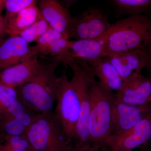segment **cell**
Returning a JSON list of instances; mask_svg holds the SVG:
<instances>
[{
	"label": "cell",
	"instance_id": "obj_5",
	"mask_svg": "<svg viewBox=\"0 0 151 151\" xmlns=\"http://www.w3.org/2000/svg\"><path fill=\"white\" fill-rule=\"evenodd\" d=\"M57 105L54 114L64 133L68 145H72L80 113L78 93L66 70L58 77L56 91Z\"/></svg>",
	"mask_w": 151,
	"mask_h": 151
},
{
	"label": "cell",
	"instance_id": "obj_12",
	"mask_svg": "<svg viewBox=\"0 0 151 151\" xmlns=\"http://www.w3.org/2000/svg\"><path fill=\"white\" fill-rule=\"evenodd\" d=\"M38 7L41 16L49 26L69 39L67 31L72 17L69 8L56 0H41Z\"/></svg>",
	"mask_w": 151,
	"mask_h": 151
},
{
	"label": "cell",
	"instance_id": "obj_6",
	"mask_svg": "<svg viewBox=\"0 0 151 151\" xmlns=\"http://www.w3.org/2000/svg\"><path fill=\"white\" fill-rule=\"evenodd\" d=\"M25 134L34 151H63L68 145L52 111L39 114Z\"/></svg>",
	"mask_w": 151,
	"mask_h": 151
},
{
	"label": "cell",
	"instance_id": "obj_10",
	"mask_svg": "<svg viewBox=\"0 0 151 151\" xmlns=\"http://www.w3.org/2000/svg\"><path fill=\"white\" fill-rule=\"evenodd\" d=\"M151 95L150 81L141 71L124 79L122 87L116 93L117 101L134 106L149 104Z\"/></svg>",
	"mask_w": 151,
	"mask_h": 151
},
{
	"label": "cell",
	"instance_id": "obj_7",
	"mask_svg": "<svg viewBox=\"0 0 151 151\" xmlns=\"http://www.w3.org/2000/svg\"><path fill=\"white\" fill-rule=\"evenodd\" d=\"M151 112L150 103L134 106L119 102L116 99L111 114L110 137L125 134Z\"/></svg>",
	"mask_w": 151,
	"mask_h": 151
},
{
	"label": "cell",
	"instance_id": "obj_34",
	"mask_svg": "<svg viewBox=\"0 0 151 151\" xmlns=\"http://www.w3.org/2000/svg\"><path fill=\"white\" fill-rule=\"evenodd\" d=\"M5 8V0H0V16H1L2 12Z\"/></svg>",
	"mask_w": 151,
	"mask_h": 151
},
{
	"label": "cell",
	"instance_id": "obj_32",
	"mask_svg": "<svg viewBox=\"0 0 151 151\" xmlns=\"http://www.w3.org/2000/svg\"><path fill=\"white\" fill-rule=\"evenodd\" d=\"M139 151H151V142L142 146Z\"/></svg>",
	"mask_w": 151,
	"mask_h": 151
},
{
	"label": "cell",
	"instance_id": "obj_4",
	"mask_svg": "<svg viewBox=\"0 0 151 151\" xmlns=\"http://www.w3.org/2000/svg\"><path fill=\"white\" fill-rule=\"evenodd\" d=\"M58 65L50 64L44 73L34 81L16 88L18 98L30 110L40 113L52 111L56 101Z\"/></svg>",
	"mask_w": 151,
	"mask_h": 151
},
{
	"label": "cell",
	"instance_id": "obj_29",
	"mask_svg": "<svg viewBox=\"0 0 151 151\" xmlns=\"http://www.w3.org/2000/svg\"><path fill=\"white\" fill-rule=\"evenodd\" d=\"M63 151H102L100 148L91 145L81 148H76L72 145H68Z\"/></svg>",
	"mask_w": 151,
	"mask_h": 151
},
{
	"label": "cell",
	"instance_id": "obj_14",
	"mask_svg": "<svg viewBox=\"0 0 151 151\" xmlns=\"http://www.w3.org/2000/svg\"><path fill=\"white\" fill-rule=\"evenodd\" d=\"M95 77H97L105 88L111 91H119L123 79L116 68L108 60L104 57L88 62Z\"/></svg>",
	"mask_w": 151,
	"mask_h": 151
},
{
	"label": "cell",
	"instance_id": "obj_20",
	"mask_svg": "<svg viewBox=\"0 0 151 151\" xmlns=\"http://www.w3.org/2000/svg\"><path fill=\"white\" fill-rule=\"evenodd\" d=\"M68 40L69 39L64 37L55 41L50 45L47 55L52 57L53 60L67 65L69 61L75 58L68 46Z\"/></svg>",
	"mask_w": 151,
	"mask_h": 151
},
{
	"label": "cell",
	"instance_id": "obj_2",
	"mask_svg": "<svg viewBox=\"0 0 151 151\" xmlns=\"http://www.w3.org/2000/svg\"><path fill=\"white\" fill-rule=\"evenodd\" d=\"M91 110L89 141L91 145L107 151L106 143L110 135L111 114L116 100V93L94 79L90 87Z\"/></svg>",
	"mask_w": 151,
	"mask_h": 151
},
{
	"label": "cell",
	"instance_id": "obj_31",
	"mask_svg": "<svg viewBox=\"0 0 151 151\" xmlns=\"http://www.w3.org/2000/svg\"><path fill=\"white\" fill-rule=\"evenodd\" d=\"M0 151H23L14 150L9 147L5 144L0 142Z\"/></svg>",
	"mask_w": 151,
	"mask_h": 151
},
{
	"label": "cell",
	"instance_id": "obj_28",
	"mask_svg": "<svg viewBox=\"0 0 151 151\" xmlns=\"http://www.w3.org/2000/svg\"><path fill=\"white\" fill-rule=\"evenodd\" d=\"M142 50L146 62V67H151V36L146 42L142 48Z\"/></svg>",
	"mask_w": 151,
	"mask_h": 151
},
{
	"label": "cell",
	"instance_id": "obj_22",
	"mask_svg": "<svg viewBox=\"0 0 151 151\" xmlns=\"http://www.w3.org/2000/svg\"><path fill=\"white\" fill-rule=\"evenodd\" d=\"M64 37H65L62 33L49 26L48 29L36 42V45L37 47L40 54L47 55V50L50 44L55 41Z\"/></svg>",
	"mask_w": 151,
	"mask_h": 151
},
{
	"label": "cell",
	"instance_id": "obj_19",
	"mask_svg": "<svg viewBox=\"0 0 151 151\" xmlns=\"http://www.w3.org/2000/svg\"><path fill=\"white\" fill-rule=\"evenodd\" d=\"M67 33L69 38H73L76 40L89 39V26L86 10L79 15L71 17Z\"/></svg>",
	"mask_w": 151,
	"mask_h": 151
},
{
	"label": "cell",
	"instance_id": "obj_3",
	"mask_svg": "<svg viewBox=\"0 0 151 151\" xmlns=\"http://www.w3.org/2000/svg\"><path fill=\"white\" fill-rule=\"evenodd\" d=\"M72 71L71 81L78 93L80 113L72 145L81 148L90 145L89 123L91 110L90 87L95 79L92 68L87 61L74 58L68 63Z\"/></svg>",
	"mask_w": 151,
	"mask_h": 151
},
{
	"label": "cell",
	"instance_id": "obj_27",
	"mask_svg": "<svg viewBox=\"0 0 151 151\" xmlns=\"http://www.w3.org/2000/svg\"><path fill=\"white\" fill-rule=\"evenodd\" d=\"M29 110L30 109L28 108L18 98L11 104L3 114L0 119V123L7 122L11 119H13L18 116L19 114Z\"/></svg>",
	"mask_w": 151,
	"mask_h": 151
},
{
	"label": "cell",
	"instance_id": "obj_30",
	"mask_svg": "<svg viewBox=\"0 0 151 151\" xmlns=\"http://www.w3.org/2000/svg\"><path fill=\"white\" fill-rule=\"evenodd\" d=\"M7 30V22L4 17L0 16V42L3 40V39L6 35Z\"/></svg>",
	"mask_w": 151,
	"mask_h": 151
},
{
	"label": "cell",
	"instance_id": "obj_9",
	"mask_svg": "<svg viewBox=\"0 0 151 151\" xmlns=\"http://www.w3.org/2000/svg\"><path fill=\"white\" fill-rule=\"evenodd\" d=\"M151 142V112L129 131L121 136L108 138L107 151H133Z\"/></svg>",
	"mask_w": 151,
	"mask_h": 151
},
{
	"label": "cell",
	"instance_id": "obj_24",
	"mask_svg": "<svg viewBox=\"0 0 151 151\" xmlns=\"http://www.w3.org/2000/svg\"><path fill=\"white\" fill-rule=\"evenodd\" d=\"M17 99L16 89L0 82V119L11 104Z\"/></svg>",
	"mask_w": 151,
	"mask_h": 151
},
{
	"label": "cell",
	"instance_id": "obj_18",
	"mask_svg": "<svg viewBox=\"0 0 151 151\" xmlns=\"http://www.w3.org/2000/svg\"><path fill=\"white\" fill-rule=\"evenodd\" d=\"M117 18L124 15L147 14L151 12V0H112Z\"/></svg>",
	"mask_w": 151,
	"mask_h": 151
},
{
	"label": "cell",
	"instance_id": "obj_33",
	"mask_svg": "<svg viewBox=\"0 0 151 151\" xmlns=\"http://www.w3.org/2000/svg\"><path fill=\"white\" fill-rule=\"evenodd\" d=\"M145 68H146V69H147V77L148 78L149 81H150L151 87V67H146ZM150 104L151 106V95L150 100Z\"/></svg>",
	"mask_w": 151,
	"mask_h": 151
},
{
	"label": "cell",
	"instance_id": "obj_8",
	"mask_svg": "<svg viewBox=\"0 0 151 151\" xmlns=\"http://www.w3.org/2000/svg\"><path fill=\"white\" fill-rule=\"evenodd\" d=\"M39 54L36 45L30 46L19 36H10L0 42V71L33 59Z\"/></svg>",
	"mask_w": 151,
	"mask_h": 151
},
{
	"label": "cell",
	"instance_id": "obj_11",
	"mask_svg": "<svg viewBox=\"0 0 151 151\" xmlns=\"http://www.w3.org/2000/svg\"><path fill=\"white\" fill-rule=\"evenodd\" d=\"M46 65L41 62L38 56L35 57L0 71V82L9 87L16 89L38 78L43 72Z\"/></svg>",
	"mask_w": 151,
	"mask_h": 151
},
{
	"label": "cell",
	"instance_id": "obj_15",
	"mask_svg": "<svg viewBox=\"0 0 151 151\" xmlns=\"http://www.w3.org/2000/svg\"><path fill=\"white\" fill-rule=\"evenodd\" d=\"M68 46L74 58L88 62L101 58L104 54L103 45L99 40H68Z\"/></svg>",
	"mask_w": 151,
	"mask_h": 151
},
{
	"label": "cell",
	"instance_id": "obj_16",
	"mask_svg": "<svg viewBox=\"0 0 151 151\" xmlns=\"http://www.w3.org/2000/svg\"><path fill=\"white\" fill-rule=\"evenodd\" d=\"M36 2L11 17L7 22V35H17L35 23L41 17Z\"/></svg>",
	"mask_w": 151,
	"mask_h": 151
},
{
	"label": "cell",
	"instance_id": "obj_13",
	"mask_svg": "<svg viewBox=\"0 0 151 151\" xmlns=\"http://www.w3.org/2000/svg\"><path fill=\"white\" fill-rule=\"evenodd\" d=\"M102 57L108 60L116 68L123 80L145 68L146 62L141 49L119 52H108Z\"/></svg>",
	"mask_w": 151,
	"mask_h": 151
},
{
	"label": "cell",
	"instance_id": "obj_26",
	"mask_svg": "<svg viewBox=\"0 0 151 151\" xmlns=\"http://www.w3.org/2000/svg\"><path fill=\"white\" fill-rule=\"evenodd\" d=\"M36 2L35 0H5V19L7 22L15 14Z\"/></svg>",
	"mask_w": 151,
	"mask_h": 151
},
{
	"label": "cell",
	"instance_id": "obj_23",
	"mask_svg": "<svg viewBox=\"0 0 151 151\" xmlns=\"http://www.w3.org/2000/svg\"><path fill=\"white\" fill-rule=\"evenodd\" d=\"M27 130L17 116L7 122L0 123V138L3 140L7 135L23 134H25Z\"/></svg>",
	"mask_w": 151,
	"mask_h": 151
},
{
	"label": "cell",
	"instance_id": "obj_1",
	"mask_svg": "<svg viewBox=\"0 0 151 151\" xmlns=\"http://www.w3.org/2000/svg\"><path fill=\"white\" fill-rule=\"evenodd\" d=\"M151 36V17L147 14L130 15L111 24L100 41L104 54L124 52L142 48Z\"/></svg>",
	"mask_w": 151,
	"mask_h": 151
},
{
	"label": "cell",
	"instance_id": "obj_17",
	"mask_svg": "<svg viewBox=\"0 0 151 151\" xmlns=\"http://www.w3.org/2000/svg\"><path fill=\"white\" fill-rule=\"evenodd\" d=\"M89 26V40L100 41L106 34L111 24L104 12L100 9L90 7L86 10Z\"/></svg>",
	"mask_w": 151,
	"mask_h": 151
},
{
	"label": "cell",
	"instance_id": "obj_21",
	"mask_svg": "<svg viewBox=\"0 0 151 151\" xmlns=\"http://www.w3.org/2000/svg\"><path fill=\"white\" fill-rule=\"evenodd\" d=\"M49 26L41 17L32 25L17 35L23 39L27 43L36 42L48 29Z\"/></svg>",
	"mask_w": 151,
	"mask_h": 151
},
{
	"label": "cell",
	"instance_id": "obj_35",
	"mask_svg": "<svg viewBox=\"0 0 151 151\" xmlns=\"http://www.w3.org/2000/svg\"></svg>",
	"mask_w": 151,
	"mask_h": 151
},
{
	"label": "cell",
	"instance_id": "obj_25",
	"mask_svg": "<svg viewBox=\"0 0 151 151\" xmlns=\"http://www.w3.org/2000/svg\"><path fill=\"white\" fill-rule=\"evenodd\" d=\"M7 146L14 150L23 151H34L26 134L19 135H7L3 139Z\"/></svg>",
	"mask_w": 151,
	"mask_h": 151
}]
</instances>
